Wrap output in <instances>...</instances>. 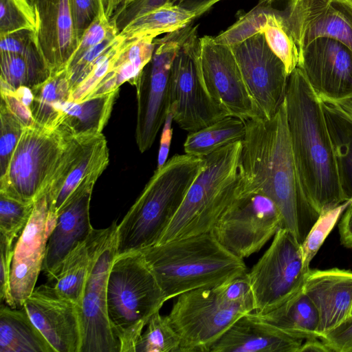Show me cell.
<instances>
[{
	"label": "cell",
	"mask_w": 352,
	"mask_h": 352,
	"mask_svg": "<svg viewBox=\"0 0 352 352\" xmlns=\"http://www.w3.org/2000/svg\"><path fill=\"white\" fill-rule=\"evenodd\" d=\"M236 197L261 193L280 211L282 228L302 244L319 213L302 187L291 148L285 100L271 118L245 121Z\"/></svg>",
	"instance_id": "cell-1"
},
{
	"label": "cell",
	"mask_w": 352,
	"mask_h": 352,
	"mask_svg": "<svg viewBox=\"0 0 352 352\" xmlns=\"http://www.w3.org/2000/svg\"><path fill=\"white\" fill-rule=\"evenodd\" d=\"M285 104L298 175L309 202L320 214L346 201L321 99L298 67L289 76Z\"/></svg>",
	"instance_id": "cell-2"
},
{
	"label": "cell",
	"mask_w": 352,
	"mask_h": 352,
	"mask_svg": "<svg viewBox=\"0 0 352 352\" xmlns=\"http://www.w3.org/2000/svg\"><path fill=\"white\" fill-rule=\"evenodd\" d=\"M140 252L166 300L248 272L243 259L225 248L212 231L155 244Z\"/></svg>",
	"instance_id": "cell-3"
},
{
	"label": "cell",
	"mask_w": 352,
	"mask_h": 352,
	"mask_svg": "<svg viewBox=\"0 0 352 352\" xmlns=\"http://www.w3.org/2000/svg\"><path fill=\"white\" fill-rule=\"evenodd\" d=\"M204 158L175 155L157 168L117 227V255L157 243L179 208Z\"/></svg>",
	"instance_id": "cell-4"
},
{
	"label": "cell",
	"mask_w": 352,
	"mask_h": 352,
	"mask_svg": "<svg viewBox=\"0 0 352 352\" xmlns=\"http://www.w3.org/2000/svg\"><path fill=\"white\" fill-rule=\"evenodd\" d=\"M166 301L142 253L117 255L109 274L107 306L120 352H135V344L150 318Z\"/></svg>",
	"instance_id": "cell-5"
},
{
	"label": "cell",
	"mask_w": 352,
	"mask_h": 352,
	"mask_svg": "<svg viewBox=\"0 0 352 352\" xmlns=\"http://www.w3.org/2000/svg\"><path fill=\"white\" fill-rule=\"evenodd\" d=\"M241 141L204 157V166L156 244L210 232L236 197Z\"/></svg>",
	"instance_id": "cell-6"
},
{
	"label": "cell",
	"mask_w": 352,
	"mask_h": 352,
	"mask_svg": "<svg viewBox=\"0 0 352 352\" xmlns=\"http://www.w3.org/2000/svg\"><path fill=\"white\" fill-rule=\"evenodd\" d=\"M228 281L177 297L168 317L180 338L179 352H209L236 320L254 311V301L237 297Z\"/></svg>",
	"instance_id": "cell-7"
},
{
	"label": "cell",
	"mask_w": 352,
	"mask_h": 352,
	"mask_svg": "<svg viewBox=\"0 0 352 352\" xmlns=\"http://www.w3.org/2000/svg\"><path fill=\"white\" fill-rule=\"evenodd\" d=\"M117 227L114 221L106 228H94L86 241L89 265L80 304V352H120L107 306L109 274L117 256Z\"/></svg>",
	"instance_id": "cell-8"
},
{
	"label": "cell",
	"mask_w": 352,
	"mask_h": 352,
	"mask_svg": "<svg viewBox=\"0 0 352 352\" xmlns=\"http://www.w3.org/2000/svg\"><path fill=\"white\" fill-rule=\"evenodd\" d=\"M70 135L60 127H25L0 177V193L34 203L46 188Z\"/></svg>",
	"instance_id": "cell-9"
},
{
	"label": "cell",
	"mask_w": 352,
	"mask_h": 352,
	"mask_svg": "<svg viewBox=\"0 0 352 352\" xmlns=\"http://www.w3.org/2000/svg\"><path fill=\"white\" fill-rule=\"evenodd\" d=\"M198 27L192 23L184 28L155 38L150 62L135 85L138 113L135 139L139 150L149 149L163 126L170 109V74L173 62L182 45Z\"/></svg>",
	"instance_id": "cell-10"
},
{
	"label": "cell",
	"mask_w": 352,
	"mask_h": 352,
	"mask_svg": "<svg viewBox=\"0 0 352 352\" xmlns=\"http://www.w3.org/2000/svg\"><path fill=\"white\" fill-rule=\"evenodd\" d=\"M309 270L304 265L301 244L289 230L280 228L269 248L247 272L253 312L265 314L295 296L302 289Z\"/></svg>",
	"instance_id": "cell-11"
},
{
	"label": "cell",
	"mask_w": 352,
	"mask_h": 352,
	"mask_svg": "<svg viewBox=\"0 0 352 352\" xmlns=\"http://www.w3.org/2000/svg\"><path fill=\"white\" fill-rule=\"evenodd\" d=\"M199 52L197 28L179 49L170 74L169 111L178 126L189 133L230 116L212 98L204 85L199 72Z\"/></svg>",
	"instance_id": "cell-12"
},
{
	"label": "cell",
	"mask_w": 352,
	"mask_h": 352,
	"mask_svg": "<svg viewBox=\"0 0 352 352\" xmlns=\"http://www.w3.org/2000/svg\"><path fill=\"white\" fill-rule=\"evenodd\" d=\"M282 224L274 201L261 193L252 192L236 197L211 231L225 248L243 259L258 252Z\"/></svg>",
	"instance_id": "cell-13"
},
{
	"label": "cell",
	"mask_w": 352,
	"mask_h": 352,
	"mask_svg": "<svg viewBox=\"0 0 352 352\" xmlns=\"http://www.w3.org/2000/svg\"><path fill=\"white\" fill-rule=\"evenodd\" d=\"M199 67L208 93L230 116L243 121L264 118L230 46L217 43L214 36L199 38Z\"/></svg>",
	"instance_id": "cell-14"
},
{
	"label": "cell",
	"mask_w": 352,
	"mask_h": 352,
	"mask_svg": "<svg viewBox=\"0 0 352 352\" xmlns=\"http://www.w3.org/2000/svg\"><path fill=\"white\" fill-rule=\"evenodd\" d=\"M107 142L102 133L70 135L60 160L43 191L48 200L49 221L56 215L71 195L80 186L95 184L109 164Z\"/></svg>",
	"instance_id": "cell-15"
},
{
	"label": "cell",
	"mask_w": 352,
	"mask_h": 352,
	"mask_svg": "<svg viewBox=\"0 0 352 352\" xmlns=\"http://www.w3.org/2000/svg\"><path fill=\"white\" fill-rule=\"evenodd\" d=\"M245 82L265 118H271L286 97L289 75L282 60L259 32L230 46Z\"/></svg>",
	"instance_id": "cell-16"
},
{
	"label": "cell",
	"mask_w": 352,
	"mask_h": 352,
	"mask_svg": "<svg viewBox=\"0 0 352 352\" xmlns=\"http://www.w3.org/2000/svg\"><path fill=\"white\" fill-rule=\"evenodd\" d=\"M281 14L298 52L319 38L352 51V0H289Z\"/></svg>",
	"instance_id": "cell-17"
},
{
	"label": "cell",
	"mask_w": 352,
	"mask_h": 352,
	"mask_svg": "<svg viewBox=\"0 0 352 352\" xmlns=\"http://www.w3.org/2000/svg\"><path fill=\"white\" fill-rule=\"evenodd\" d=\"M320 98L338 100L352 95V51L342 43L319 38L299 52L298 66Z\"/></svg>",
	"instance_id": "cell-18"
},
{
	"label": "cell",
	"mask_w": 352,
	"mask_h": 352,
	"mask_svg": "<svg viewBox=\"0 0 352 352\" xmlns=\"http://www.w3.org/2000/svg\"><path fill=\"white\" fill-rule=\"evenodd\" d=\"M23 307L55 352H80L82 331L77 303L60 296L45 283L34 289Z\"/></svg>",
	"instance_id": "cell-19"
},
{
	"label": "cell",
	"mask_w": 352,
	"mask_h": 352,
	"mask_svg": "<svg viewBox=\"0 0 352 352\" xmlns=\"http://www.w3.org/2000/svg\"><path fill=\"white\" fill-rule=\"evenodd\" d=\"M49 213L48 200L43 194L35 201L30 219L14 246L10 293L16 307H22L33 292L42 271L51 232Z\"/></svg>",
	"instance_id": "cell-20"
},
{
	"label": "cell",
	"mask_w": 352,
	"mask_h": 352,
	"mask_svg": "<svg viewBox=\"0 0 352 352\" xmlns=\"http://www.w3.org/2000/svg\"><path fill=\"white\" fill-rule=\"evenodd\" d=\"M95 184L79 186L68 198L56 215L48 236L42 271L50 274L78 245L92 232L89 206Z\"/></svg>",
	"instance_id": "cell-21"
},
{
	"label": "cell",
	"mask_w": 352,
	"mask_h": 352,
	"mask_svg": "<svg viewBox=\"0 0 352 352\" xmlns=\"http://www.w3.org/2000/svg\"><path fill=\"white\" fill-rule=\"evenodd\" d=\"M303 290L318 309L320 337L352 316V271L309 268Z\"/></svg>",
	"instance_id": "cell-22"
},
{
	"label": "cell",
	"mask_w": 352,
	"mask_h": 352,
	"mask_svg": "<svg viewBox=\"0 0 352 352\" xmlns=\"http://www.w3.org/2000/svg\"><path fill=\"white\" fill-rule=\"evenodd\" d=\"M302 342L252 312L236 320L209 352H299Z\"/></svg>",
	"instance_id": "cell-23"
},
{
	"label": "cell",
	"mask_w": 352,
	"mask_h": 352,
	"mask_svg": "<svg viewBox=\"0 0 352 352\" xmlns=\"http://www.w3.org/2000/svg\"><path fill=\"white\" fill-rule=\"evenodd\" d=\"M37 36L50 72L66 67L79 43L69 0H47Z\"/></svg>",
	"instance_id": "cell-24"
},
{
	"label": "cell",
	"mask_w": 352,
	"mask_h": 352,
	"mask_svg": "<svg viewBox=\"0 0 352 352\" xmlns=\"http://www.w3.org/2000/svg\"><path fill=\"white\" fill-rule=\"evenodd\" d=\"M155 38L125 39L111 69L91 92L92 96L118 91L125 82L135 87L145 66L152 58Z\"/></svg>",
	"instance_id": "cell-25"
},
{
	"label": "cell",
	"mask_w": 352,
	"mask_h": 352,
	"mask_svg": "<svg viewBox=\"0 0 352 352\" xmlns=\"http://www.w3.org/2000/svg\"><path fill=\"white\" fill-rule=\"evenodd\" d=\"M118 91L80 102L67 101L63 106L57 127L74 137L102 133L111 116Z\"/></svg>",
	"instance_id": "cell-26"
},
{
	"label": "cell",
	"mask_w": 352,
	"mask_h": 352,
	"mask_svg": "<svg viewBox=\"0 0 352 352\" xmlns=\"http://www.w3.org/2000/svg\"><path fill=\"white\" fill-rule=\"evenodd\" d=\"M256 315L292 337L302 340L320 337L318 309L303 288L275 309Z\"/></svg>",
	"instance_id": "cell-27"
},
{
	"label": "cell",
	"mask_w": 352,
	"mask_h": 352,
	"mask_svg": "<svg viewBox=\"0 0 352 352\" xmlns=\"http://www.w3.org/2000/svg\"><path fill=\"white\" fill-rule=\"evenodd\" d=\"M0 352H55L24 307H0Z\"/></svg>",
	"instance_id": "cell-28"
},
{
	"label": "cell",
	"mask_w": 352,
	"mask_h": 352,
	"mask_svg": "<svg viewBox=\"0 0 352 352\" xmlns=\"http://www.w3.org/2000/svg\"><path fill=\"white\" fill-rule=\"evenodd\" d=\"M331 137L340 189L352 201V118L333 102L320 98Z\"/></svg>",
	"instance_id": "cell-29"
},
{
	"label": "cell",
	"mask_w": 352,
	"mask_h": 352,
	"mask_svg": "<svg viewBox=\"0 0 352 352\" xmlns=\"http://www.w3.org/2000/svg\"><path fill=\"white\" fill-rule=\"evenodd\" d=\"M31 89L34 99L30 109L35 124L47 129L56 128L63 106L71 95L67 67L52 72L44 82Z\"/></svg>",
	"instance_id": "cell-30"
},
{
	"label": "cell",
	"mask_w": 352,
	"mask_h": 352,
	"mask_svg": "<svg viewBox=\"0 0 352 352\" xmlns=\"http://www.w3.org/2000/svg\"><path fill=\"white\" fill-rule=\"evenodd\" d=\"M196 18L194 12L175 3H168L133 19L120 32L126 40L144 36L156 38L180 30Z\"/></svg>",
	"instance_id": "cell-31"
},
{
	"label": "cell",
	"mask_w": 352,
	"mask_h": 352,
	"mask_svg": "<svg viewBox=\"0 0 352 352\" xmlns=\"http://www.w3.org/2000/svg\"><path fill=\"white\" fill-rule=\"evenodd\" d=\"M86 241L73 249L58 266L46 276V283L50 285L58 295L74 301L79 307L89 265V254Z\"/></svg>",
	"instance_id": "cell-32"
},
{
	"label": "cell",
	"mask_w": 352,
	"mask_h": 352,
	"mask_svg": "<svg viewBox=\"0 0 352 352\" xmlns=\"http://www.w3.org/2000/svg\"><path fill=\"white\" fill-rule=\"evenodd\" d=\"M245 122L227 116L200 130L190 132L184 144L186 154L204 157L231 143L242 141Z\"/></svg>",
	"instance_id": "cell-33"
},
{
	"label": "cell",
	"mask_w": 352,
	"mask_h": 352,
	"mask_svg": "<svg viewBox=\"0 0 352 352\" xmlns=\"http://www.w3.org/2000/svg\"><path fill=\"white\" fill-rule=\"evenodd\" d=\"M1 87L13 91L21 86L32 88L44 82L51 72L45 63L30 60L23 55L0 52Z\"/></svg>",
	"instance_id": "cell-34"
},
{
	"label": "cell",
	"mask_w": 352,
	"mask_h": 352,
	"mask_svg": "<svg viewBox=\"0 0 352 352\" xmlns=\"http://www.w3.org/2000/svg\"><path fill=\"white\" fill-rule=\"evenodd\" d=\"M262 33L271 50L284 63L289 76L298 66L299 52L285 25L281 11L272 10L267 16Z\"/></svg>",
	"instance_id": "cell-35"
},
{
	"label": "cell",
	"mask_w": 352,
	"mask_h": 352,
	"mask_svg": "<svg viewBox=\"0 0 352 352\" xmlns=\"http://www.w3.org/2000/svg\"><path fill=\"white\" fill-rule=\"evenodd\" d=\"M135 346V352H179L180 338L167 316L154 314Z\"/></svg>",
	"instance_id": "cell-36"
},
{
	"label": "cell",
	"mask_w": 352,
	"mask_h": 352,
	"mask_svg": "<svg viewBox=\"0 0 352 352\" xmlns=\"http://www.w3.org/2000/svg\"><path fill=\"white\" fill-rule=\"evenodd\" d=\"M272 9L271 4L260 1L257 6L241 16L226 30L214 36V40L217 43L232 46L262 32L267 16Z\"/></svg>",
	"instance_id": "cell-37"
},
{
	"label": "cell",
	"mask_w": 352,
	"mask_h": 352,
	"mask_svg": "<svg viewBox=\"0 0 352 352\" xmlns=\"http://www.w3.org/2000/svg\"><path fill=\"white\" fill-rule=\"evenodd\" d=\"M38 19L30 0H0V36L28 30L37 32Z\"/></svg>",
	"instance_id": "cell-38"
},
{
	"label": "cell",
	"mask_w": 352,
	"mask_h": 352,
	"mask_svg": "<svg viewBox=\"0 0 352 352\" xmlns=\"http://www.w3.org/2000/svg\"><path fill=\"white\" fill-rule=\"evenodd\" d=\"M351 202L346 201L319 214L318 218L301 244L303 263L306 269H309L310 262Z\"/></svg>",
	"instance_id": "cell-39"
},
{
	"label": "cell",
	"mask_w": 352,
	"mask_h": 352,
	"mask_svg": "<svg viewBox=\"0 0 352 352\" xmlns=\"http://www.w3.org/2000/svg\"><path fill=\"white\" fill-rule=\"evenodd\" d=\"M34 203L22 202L0 193V235L13 242L29 221Z\"/></svg>",
	"instance_id": "cell-40"
},
{
	"label": "cell",
	"mask_w": 352,
	"mask_h": 352,
	"mask_svg": "<svg viewBox=\"0 0 352 352\" xmlns=\"http://www.w3.org/2000/svg\"><path fill=\"white\" fill-rule=\"evenodd\" d=\"M125 38L119 34L115 43L96 60L87 77L71 93L69 101L86 100L92 91L111 69Z\"/></svg>",
	"instance_id": "cell-41"
},
{
	"label": "cell",
	"mask_w": 352,
	"mask_h": 352,
	"mask_svg": "<svg viewBox=\"0 0 352 352\" xmlns=\"http://www.w3.org/2000/svg\"><path fill=\"white\" fill-rule=\"evenodd\" d=\"M0 120V177H1L6 172L12 153L25 127L1 100Z\"/></svg>",
	"instance_id": "cell-42"
},
{
	"label": "cell",
	"mask_w": 352,
	"mask_h": 352,
	"mask_svg": "<svg viewBox=\"0 0 352 352\" xmlns=\"http://www.w3.org/2000/svg\"><path fill=\"white\" fill-rule=\"evenodd\" d=\"M119 33L115 23L107 17L105 3H103L95 19L84 32L76 51L66 67L77 62L87 52L110 36L118 35Z\"/></svg>",
	"instance_id": "cell-43"
},
{
	"label": "cell",
	"mask_w": 352,
	"mask_h": 352,
	"mask_svg": "<svg viewBox=\"0 0 352 352\" xmlns=\"http://www.w3.org/2000/svg\"><path fill=\"white\" fill-rule=\"evenodd\" d=\"M175 2L176 0H133L125 6L117 9L110 19L120 32L133 19L164 5Z\"/></svg>",
	"instance_id": "cell-44"
},
{
	"label": "cell",
	"mask_w": 352,
	"mask_h": 352,
	"mask_svg": "<svg viewBox=\"0 0 352 352\" xmlns=\"http://www.w3.org/2000/svg\"><path fill=\"white\" fill-rule=\"evenodd\" d=\"M14 247L12 241L0 235V298L12 308H17L10 293L11 267Z\"/></svg>",
	"instance_id": "cell-45"
},
{
	"label": "cell",
	"mask_w": 352,
	"mask_h": 352,
	"mask_svg": "<svg viewBox=\"0 0 352 352\" xmlns=\"http://www.w3.org/2000/svg\"><path fill=\"white\" fill-rule=\"evenodd\" d=\"M74 24L80 40L85 30L98 15L105 0H69Z\"/></svg>",
	"instance_id": "cell-46"
},
{
	"label": "cell",
	"mask_w": 352,
	"mask_h": 352,
	"mask_svg": "<svg viewBox=\"0 0 352 352\" xmlns=\"http://www.w3.org/2000/svg\"><path fill=\"white\" fill-rule=\"evenodd\" d=\"M320 339L331 352H352V316Z\"/></svg>",
	"instance_id": "cell-47"
},
{
	"label": "cell",
	"mask_w": 352,
	"mask_h": 352,
	"mask_svg": "<svg viewBox=\"0 0 352 352\" xmlns=\"http://www.w3.org/2000/svg\"><path fill=\"white\" fill-rule=\"evenodd\" d=\"M1 100L10 111L22 122L25 127L35 124L30 108L17 97L14 91L1 87Z\"/></svg>",
	"instance_id": "cell-48"
},
{
	"label": "cell",
	"mask_w": 352,
	"mask_h": 352,
	"mask_svg": "<svg viewBox=\"0 0 352 352\" xmlns=\"http://www.w3.org/2000/svg\"><path fill=\"white\" fill-rule=\"evenodd\" d=\"M173 118L172 113L168 111L162 126L157 168H161L167 161L173 133Z\"/></svg>",
	"instance_id": "cell-49"
},
{
	"label": "cell",
	"mask_w": 352,
	"mask_h": 352,
	"mask_svg": "<svg viewBox=\"0 0 352 352\" xmlns=\"http://www.w3.org/2000/svg\"><path fill=\"white\" fill-rule=\"evenodd\" d=\"M340 243L352 248V202L346 208L338 224Z\"/></svg>",
	"instance_id": "cell-50"
},
{
	"label": "cell",
	"mask_w": 352,
	"mask_h": 352,
	"mask_svg": "<svg viewBox=\"0 0 352 352\" xmlns=\"http://www.w3.org/2000/svg\"><path fill=\"white\" fill-rule=\"evenodd\" d=\"M220 1L221 0H176L175 4L194 12L197 17Z\"/></svg>",
	"instance_id": "cell-51"
},
{
	"label": "cell",
	"mask_w": 352,
	"mask_h": 352,
	"mask_svg": "<svg viewBox=\"0 0 352 352\" xmlns=\"http://www.w3.org/2000/svg\"><path fill=\"white\" fill-rule=\"evenodd\" d=\"M331 352L329 349L320 338H312L303 340L299 352Z\"/></svg>",
	"instance_id": "cell-52"
},
{
	"label": "cell",
	"mask_w": 352,
	"mask_h": 352,
	"mask_svg": "<svg viewBox=\"0 0 352 352\" xmlns=\"http://www.w3.org/2000/svg\"><path fill=\"white\" fill-rule=\"evenodd\" d=\"M19 100L28 108L30 107L34 95L31 88L27 86H21L14 91Z\"/></svg>",
	"instance_id": "cell-53"
},
{
	"label": "cell",
	"mask_w": 352,
	"mask_h": 352,
	"mask_svg": "<svg viewBox=\"0 0 352 352\" xmlns=\"http://www.w3.org/2000/svg\"><path fill=\"white\" fill-rule=\"evenodd\" d=\"M324 99V98H323ZM327 100V99H326ZM352 118V95L338 100H330Z\"/></svg>",
	"instance_id": "cell-54"
},
{
	"label": "cell",
	"mask_w": 352,
	"mask_h": 352,
	"mask_svg": "<svg viewBox=\"0 0 352 352\" xmlns=\"http://www.w3.org/2000/svg\"><path fill=\"white\" fill-rule=\"evenodd\" d=\"M126 0H105V12L107 17L111 19L115 11Z\"/></svg>",
	"instance_id": "cell-55"
},
{
	"label": "cell",
	"mask_w": 352,
	"mask_h": 352,
	"mask_svg": "<svg viewBox=\"0 0 352 352\" xmlns=\"http://www.w3.org/2000/svg\"><path fill=\"white\" fill-rule=\"evenodd\" d=\"M34 6L38 19V16L44 8L47 0H30Z\"/></svg>",
	"instance_id": "cell-56"
},
{
	"label": "cell",
	"mask_w": 352,
	"mask_h": 352,
	"mask_svg": "<svg viewBox=\"0 0 352 352\" xmlns=\"http://www.w3.org/2000/svg\"><path fill=\"white\" fill-rule=\"evenodd\" d=\"M133 0H126V1L122 6H120L118 8L125 6L126 5H127L128 3L131 2Z\"/></svg>",
	"instance_id": "cell-57"
},
{
	"label": "cell",
	"mask_w": 352,
	"mask_h": 352,
	"mask_svg": "<svg viewBox=\"0 0 352 352\" xmlns=\"http://www.w3.org/2000/svg\"><path fill=\"white\" fill-rule=\"evenodd\" d=\"M261 1L265 2L269 4H272L274 0H261Z\"/></svg>",
	"instance_id": "cell-58"
}]
</instances>
